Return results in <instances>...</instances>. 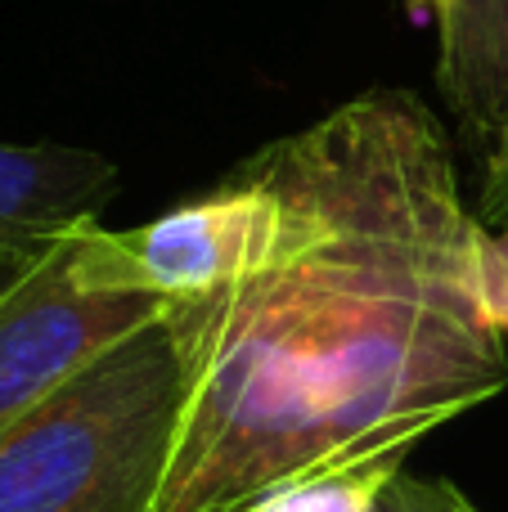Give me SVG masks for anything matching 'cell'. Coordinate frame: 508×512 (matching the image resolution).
Returning a JSON list of instances; mask_svg holds the SVG:
<instances>
[{
	"instance_id": "2",
	"label": "cell",
	"mask_w": 508,
	"mask_h": 512,
	"mask_svg": "<svg viewBox=\"0 0 508 512\" xmlns=\"http://www.w3.org/2000/svg\"><path fill=\"white\" fill-rule=\"evenodd\" d=\"M185 405L167 315L0 432V512H153Z\"/></svg>"
},
{
	"instance_id": "6",
	"label": "cell",
	"mask_w": 508,
	"mask_h": 512,
	"mask_svg": "<svg viewBox=\"0 0 508 512\" xmlns=\"http://www.w3.org/2000/svg\"><path fill=\"white\" fill-rule=\"evenodd\" d=\"M437 23V90L473 158L508 135V0H428Z\"/></svg>"
},
{
	"instance_id": "7",
	"label": "cell",
	"mask_w": 508,
	"mask_h": 512,
	"mask_svg": "<svg viewBox=\"0 0 508 512\" xmlns=\"http://www.w3.org/2000/svg\"><path fill=\"white\" fill-rule=\"evenodd\" d=\"M401 472L405 463H369V468L333 472V477H311L275 490L248 512H383L387 490L396 486Z\"/></svg>"
},
{
	"instance_id": "11",
	"label": "cell",
	"mask_w": 508,
	"mask_h": 512,
	"mask_svg": "<svg viewBox=\"0 0 508 512\" xmlns=\"http://www.w3.org/2000/svg\"><path fill=\"white\" fill-rule=\"evenodd\" d=\"M423 9H428V0H423Z\"/></svg>"
},
{
	"instance_id": "8",
	"label": "cell",
	"mask_w": 508,
	"mask_h": 512,
	"mask_svg": "<svg viewBox=\"0 0 508 512\" xmlns=\"http://www.w3.org/2000/svg\"><path fill=\"white\" fill-rule=\"evenodd\" d=\"M383 512H477V508L468 504V495L459 486H450V481H423V477L401 472L396 486L387 490Z\"/></svg>"
},
{
	"instance_id": "3",
	"label": "cell",
	"mask_w": 508,
	"mask_h": 512,
	"mask_svg": "<svg viewBox=\"0 0 508 512\" xmlns=\"http://www.w3.org/2000/svg\"><path fill=\"white\" fill-rule=\"evenodd\" d=\"M167 306L171 301L153 292L99 283L86 270L81 234L23 270L0 274V432L99 355L162 319Z\"/></svg>"
},
{
	"instance_id": "5",
	"label": "cell",
	"mask_w": 508,
	"mask_h": 512,
	"mask_svg": "<svg viewBox=\"0 0 508 512\" xmlns=\"http://www.w3.org/2000/svg\"><path fill=\"white\" fill-rule=\"evenodd\" d=\"M117 194V167L72 144H0V274L41 261L63 239L99 225Z\"/></svg>"
},
{
	"instance_id": "9",
	"label": "cell",
	"mask_w": 508,
	"mask_h": 512,
	"mask_svg": "<svg viewBox=\"0 0 508 512\" xmlns=\"http://www.w3.org/2000/svg\"><path fill=\"white\" fill-rule=\"evenodd\" d=\"M477 270H482L486 310H491L495 328L508 337V225H486V230H482Z\"/></svg>"
},
{
	"instance_id": "10",
	"label": "cell",
	"mask_w": 508,
	"mask_h": 512,
	"mask_svg": "<svg viewBox=\"0 0 508 512\" xmlns=\"http://www.w3.org/2000/svg\"><path fill=\"white\" fill-rule=\"evenodd\" d=\"M477 221L508 225V135L495 149V158L482 167V194H477Z\"/></svg>"
},
{
	"instance_id": "1",
	"label": "cell",
	"mask_w": 508,
	"mask_h": 512,
	"mask_svg": "<svg viewBox=\"0 0 508 512\" xmlns=\"http://www.w3.org/2000/svg\"><path fill=\"white\" fill-rule=\"evenodd\" d=\"M248 162L284 194L288 234L266 270L167 306L185 405L153 512H248L405 463L508 387L486 225L419 95L365 90Z\"/></svg>"
},
{
	"instance_id": "4",
	"label": "cell",
	"mask_w": 508,
	"mask_h": 512,
	"mask_svg": "<svg viewBox=\"0 0 508 512\" xmlns=\"http://www.w3.org/2000/svg\"><path fill=\"white\" fill-rule=\"evenodd\" d=\"M288 203L252 162H239L212 194L162 212L135 230L104 221L81 230L86 270L108 288H140L185 301L266 270L284 248Z\"/></svg>"
}]
</instances>
